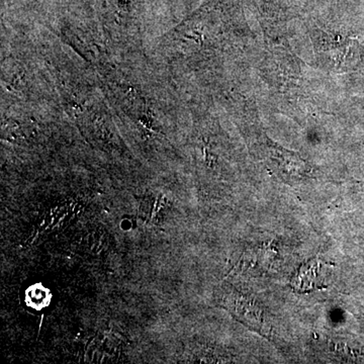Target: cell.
I'll return each mask as SVG.
<instances>
[{
  "instance_id": "1",
  "label": "cell",
  "mask_w": 364,
  "mask_h": 364,
  "mask_svg": "<svg viewBox=\"0 0 364 364\" xmlns=\"http://www.w3.org/2000/svg\"><path fill=\"white\" fill-rule=\"evenodd\" d=\"M321 269H322V264L320 261L312 260L310 263H306L294 277L293 280L294 289L309 291L320 286L321 280L318 279V277L321 275Z\"/></svg>"
}]
</instances>
